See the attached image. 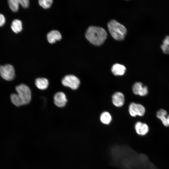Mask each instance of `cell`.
<instances>
[{
	"mask_svg": "<svg viewBox=\"0 0 169 169\" xmlns=\"http://www.w3.org/2000/svg\"><path fill=\"white\" fill-rule=\"evenodd\" d=\"M85 36L91 43L95 45L99 46L106 39L107 34L105 30L101 27L90 26L87 30Z\"/></svg>",
	"mask_w": 169,
	"mask_h": 169,
	"instance_id": "6da1fadb",
	"label": "cell"
},
{
	"mask_svg": "<svg viewBox=\"0 0 169 169\" xmlns=\"http://www.w3.org/2000/svg\"><path fill=\"white\" fill-rule=\"evenodd\" d=\"M109 30L115 39L121 40L124 38L127 30L124 26L115 20L110 21L108 24Z\"/></svg>",
	"mask_w": 169,
	"mask_h": 169,
	"instance_id": "7a4b0ae2",
	"label": "cell"
},
{
	"mask_svg": "<svg viewBox=\"0 0 169 169\" xmlns=\"http://www.w3.org/2000/svg\"><path fill=\"white\" fill-rule=\"evenodd\" d=\"M15 90L24 105L30 103L31 100V92L28 87L24 84H21L16 86Z\"/></svg>",
	"mask_w": 169,
	"mask_h": 169,
	"instance_id": "3957f363",
	"label": "cell"
},
{
	"mask_svg": "<svg viewBox=\"0 0 169 169\" xmlns=\"http://www.w3.org/2000/svg\"><path fill=\"white\" fill-rule=\"evenodd\" d=\"M0 74L5 80L11 81L15 76V71L13 66L9 64L0 66Z\"/></svg>",
	"mask_w": 169,
	"mask_h": 169,
	"instance_id": "277c9868",
	"label": "cell"
},
{
	"mask_svg": "<svg viewBox=\"0 0 169 169\" xmlns=\"http://www.w3.org/2000/svg\"><path fill=\"white\" fill-rule=\"evenodd\" d=\"M62 83L65 86L75 90L78 89L80 84L79 79L73 75H68L65 76L62 80Z\"/></svg>",
	"mask_w": 169,
	"mask_h": 169,
	"instance_id": "5b68a950",
	"label": "cell"
},
{
	"mask_svg": "<svg viewBox=\"0 0 169 169\" xmlns=\"http://www.w3.org/2000/svg\"><path fill=\"white\" fill-rule=\"evenodd\" d=\"M129 111L132 116L135 117L136 115L142 116L144 114L145 109L141 105L132 102L129 106Z\"/></svg>",
	"mask_w": 169,
	"mask_h": 169,
	"instance_id": "8992f818",
	"label": "cell"
},
{
	"mask_svg": "<svg viewBox=\"0 0 169 169\" xmlns=\"http://www.w3.org/2000/svg\"><path fill=\"white\" fill-rule=\"evenodd\" d=\"M54 104L59 107L64 106L67 101L65 95L62 92L56 93L54 96Z\"/></svg>",
	"mask_w": 169,
	"mask_h": 169,
	"instance_id": "52a82bcc",
	"label": "cell"
},
{
	"mask_svg": "<svg viewBox=\"0 0 169 169\" xmlns=\"http://www.w3.org/2000/svg\"><path fill=\"white\" fill-rule=\"evenodd\" d=\"M133 93L141 96L146 95L148 93L147 87L146 86H143L141 82H136L132 86Z\"/></svg>",
	"mask_w": 169,
	"mask_h": 169,
	"instance_id": "ba28073f",
	"label": "cell"
},
{
	"mask_svg": "<svg viewBox=\"0 0 169 169\" xmlns=\"http://www.w3.org/2000/svg\"><path fill=\"white\" fill-rule=\"evenodd\" d=\"M124 95L121 92H115L112 95V103L116 106L120 107L122 106L124 104Z\"/></svg>",
	"mask_w": 169,
	"mask_h": 169,
	"instance_id": "9c48e42d",
	"label": "cell"
},
{
	"mask_svg": "<svg viewBox=\"0 0 169 169\" xmlns=\"http://www.w3.org/2000/svg\"><path fill=\"white\" fill-rule=\"evenodd\" d=\"M135 128L137 133L141 136L146 135L149 130V127L146 124L140 121L136 123Z\"/></svg>",
	"mask_w": 169,
	"mask_h": 169,
	"instance_id": "30bf717a",
	"label": "cell"
},
{
	"mask_svg": "<svg viewBox=\"0 0 169 169\" xmlns=\"http://www.w3.org/2000/svg\"><path fill=\"white\" fill-rule=\"evenodd\" d=\"M156 116L161 120L165 126H169V115H167V112L165 110L160 109L157 112Z\"/></svg>",
	"mask_w": 169,
	"mask_h": 169,
	"instance_id": "8fae6325",
	"label": "cell"
},
{
	"mask_svg": "<svg viewBox=\"0 0 169 169\" xmlns=\"http://www.w3.org/2000/svg\"><path fill=\"white\" fill-rule=\"evenodd\" d=\"M62 36L60 33L55 30L49 32L47 35V38L48 42L51 44L54 43L57 41L60 40Z\"/></svg>",
	"mask_w": 169,
	"mask_h": 169,
	"instance_id": "7c38bea8",
	"label": "cell"
},
{
	"mask_svg": "<svg viewBox=\"0 0 169 169\" xmlns=\"http://www.w3.org/2000/svg\"><path fill=\"white\" fill-rule=\"evenodd\" d=\"M126 70L125 67L123 65L119 64H114L111 68V71L115 75H122L125 73Z\"/></svg>",
	"mask_w": 169,
	"mask_h": 169,
	"instance_id": "4fadbf2b",
	"label": "cell"
},
{
	"mask_svg": "<svg viewBox=\"0 0 169 169\" xmlns=\"http://www.w3.org/2000/svg\"><path fill=\"white\" fill-rule=\"evenodd\" d=\"M35 84L38 89L44 90L48 88L49 82L48 80L45 78H39L36 79Z\"/></svg>",
	"mask_w": 169,
	"mask_h": 169,
	"instance_id": "5bb4252c",
	"label": "cell"
},
{
	"mask_svg": "<svg viewBox=\"0 0 169 169\" xmlns=\"http://www.w3.org/2000/svg\"><path fill=\"white\" fill-rule=\"evenodd\" d=\"M11 28L12 30L16 33L20 32L22 29V22L19 19L14 20L12 22Z\"/></svg>",
	"mask_w": 169,
	"mask_h": 169,
	"instance_id": "9a60e30c",
	"label": "cell"
},
{
	"mask_svg": "<svg viewBox=\"0 0 169 169\" xmlns=\"http://www.w3.org/2000/svg\"><path fill=\"white\" fill-rule=\"evenodd\" d=\"M10 99L12 102L16 106L19 107L24 104L17 94L13 93L10 95Z\"/></svg>",
	"mask_w": 169,
	"mask_h": 169,
	"instance_id": "2e32d148",
	"label": "cell"
},
{
	"mask_svg": "<svg viewBox=\"0 0 169 169\" xmlns=\"http://www.w3.org/2000/svg\"><path fill=\"white\" fill-rule=\"evenodd\" d=\"M100 119L102 123L105 124H108L110 122L112 117L109 113L107 112H104L101 114Z\"/></svg>",
	"mask_w": 169,
	"mask_h": 169,
	"instance_id": "e0dca14e",
	"label": "cell"
},
{
	"mask_svg": "<svg viewBox=\"0 0 169 169\" xmlns=\"http://www.w3.org/2000/svg\"><path fill=\"white\" fill-rule=\"evenodd\" d=\"M8 4L10 8L13 12H16L18 10L19 4V0H9Z\"/></svg>",
	"mask_w": 169,
	"mask_h": 169,
	"instance_id": "ac0fdd59",
	"label": "cell"
},
{
	"mask_svg": "<svg viewBox=\"0 0 169 169\" xmlns=\"http://www.w3.org/2000/svg\"><path fill=\"white\" fill-rule=\"evenodd\" d=\"M53 1L52 0H40L38 1L39 5L45 9L50 7Z\"/></svg>",
	"mask_w": 169,
	"mask_h": 169,
	"instance_id": "d6986e66",
	"label": "cell"
},
{
	"mask_svg": "<svg viewBox=\"0 0 169 169\" xmlns=\"http://www.w3.org/2000/svg\"><path fill=\"white\" fill-rule=\"evenodd\" d=\"M19 4L23 8H26L29 6V2L28 0H19Z\"/></svg>",
	"mask_w": 169,
	"mask_h": 169,
	"instance_id": "ffe728a7",
	"label": "cell"
},
{
	"mask_svg": "<svg viewBox=\"0 0 169 169\" xmlns=\"http://www.w3.org/2000/svg\"><path fill=\"white\" fill-rule=\"evenodd\" d=\"M161 48L164 54H169V46L163 44L161 45Z\"/></svg>",
	"mask_w": 169,
	"mask_h": 169,
	"instance_id": "44dd1931",
	"label": "cell"
},
{
	"mask_svg": "<svg viewBox=\"0 0 169 169\" xmlns=\"http://www.w3.org/2000/svg\"><path fill=\"white\" fill-rule=\"evenodd\" d=\"M5 22V19L4 16L2 14H0V27L4 25Z\"/></svg>",
	"mask_w": 169,
	"mask_h": 169,
	"instance_id": "7402d4cb",
	"label": "cell"
},
{
	"mask_svg": "<svg viewBox=\"0 0 169 169\" xmlns=\"http://www.w3.org/2000/svg\"><path fill=\"white\" fill-rule=\"evenodd\" d=\"M163 44L169 46V36H167L163 41Z\"/></svg>",
	"mask_w": 169,
	"mask_h": 169,
	"instance_id": "603a6c76",
	"label": "cell"
}]
</instances>
